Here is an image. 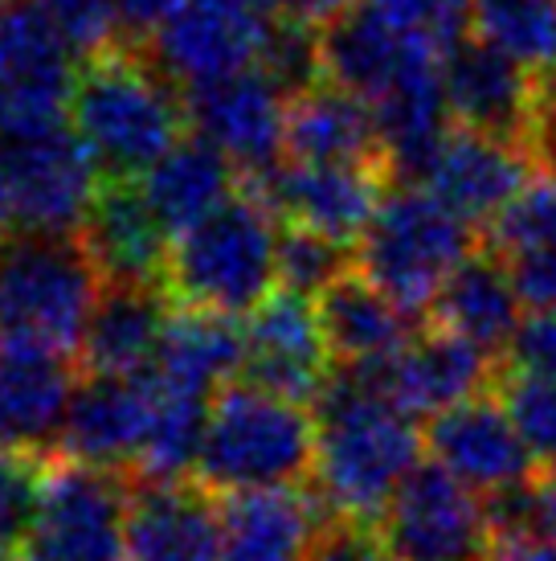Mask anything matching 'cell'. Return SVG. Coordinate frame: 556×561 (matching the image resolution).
<instances>
[{
	"label": "cell",
	"instance_id": "7c38bea8",
	"mask_svg": "<svg viewBox=\"0 0 556 561\" xmlns=\"http://www.w3.org/2000/svg\"><path fill=\"white\" fill-rule=\"evenodd\" d=\"M242 341V381L299 405H315L336 369L315 299L287 287H275L270 299L246 316Z\"/></svg>",
	"mask_w": 556,
	"mask_h": 561
},
{
	"label": "cell",
	"instance_id": "1f68e13d",
	"mask_svg": "<svg viewBox=\"0 0 556 561\" xmlns=\"http://www.w3.org/2000/svg\"><path fill=\"white\" fill-rule=\"evenodd\" d=\"M352 263L356 250L344 247V242L311 234L303 226H282L278 230V287H287V291L320 299L332 283L352 275Z\"/></svg>",
	"mask_w": 556,
	"mask_h": 561
},
{
	"label": "cell",
	"instance_id": "836d02e7",
	"mask_svg": "<svg viewBox=\"0 0 556 561\" xmlns=\"http://www.w3.org/2000/svg\"><path fill=\"white\" fill-rule=\"evenodd\" d=\"M487 234L499 259H516V254L556 242V181L548 176L528 181L508 202V209L487 226Z\"/></svg>",
	"mask_w": 556,
	"mask_h": 561
},
{
	"label": "cell",
	"instance_id": "8992f818",
	"mask_svg": "<svg viewBox=\"0 0 556 561\" xmlns=\"http://www.w3.org/2000/svg\"><path fill=\"white\" fill-rule=\"evenodd\" d=\"M103 275L78 234L0 238V336L78 353Z\"/></svg>",
	"mask_w": 556,
	"mask_h": 561
},
{
	"label": "cell",
	"instance_id": "c3c4849f",
	"mask_svg": "<svg viewBox=\"0 0 556 561\" xmlns=\"http://www.w3.org/2000/svg\"><path fill=\"white\" fill-rule=\"evenodd\" d=\"M0 103H4V99H0Z\"/></svg>",
	"mask_w": 556,
	"mask_h": 561
},
{
	"label": "cell",
	"instance_id": "f1b7e54d",
	"mask_svg": "<svg viewBox=\"0 0 556 561\" xmlns=\"http://www.w3.org/2000/svg\"><path fill=\"white\" fill-rule=\"evenodd\" d=\"M139 188L152 205L155 221L169 238H181L197 221L217 214L242 188V172L213 144L188 131L185 140L139 176Z\"/></svg>",
	"mask_w": 556,
	"mask_h": 561
},
{
	"label": "cell",
	"instance_id": "8d00e7d4",
	"mask_svg": "<svg viewBox=\"0 0 556 561\" xmlns=\"http://www.w3.org/2000/svg\"><path fill=\"white\" fill-rule=\"evenodd\" d=\"M37 13L46 16L58 30L70 54L82 62L94 54L115 49V16H111V0H33Z\"/></svg>",
	"mask_w": 556,
	"mask_h": 561
},
{
	"label": "cell",
	"instance_id": "ac0fdd59",
	"mask_svg": "<svg viewBox=\"0 0 556 561\" xmlns=\"http://www.w3.org/2000/svg\"><path fill=\"white\" fill-rule=\"evenodd\" d=\"M532 181V157L520 140L487 136L475 127H450L438 144L421 188L433 193L466 226H491L508 202Z\"/></svg>",
	"mask_w": 556,
	"mask_h": 561
},
{
	"label": "cell",
	"instance_id": "ab89813d",
	"mask_svg": "<svg viewBox=\"0 0 556 561\" xmlns=\"http://www.w3.org/2000/svg\"><path fill=\"white\" fill-rule=\"evenodd\" d=\"M176 9H181V0H111L115 49H139L143 54Z\"/></svg>",
	"mask_w": 556,
	"mask_h": 561
},
{
	"label": "cell",
	"instance_id": "d6a6232c",
	"mask_svg": "<svg viewBox=\"0 0 556 561\" xmlns=\"http://www.w3.org/2000/svg\"><path fill=\"white\" fill-rule=\"evenodd\" d=\"M495 398L503 402L508 419L516 422L528 451L536 455L544 471L556 468V381L553 377L516 374V369H499L495 377Z\"/></svg>",
	"mask_w": 556,
	"mask_h": 561
},
{
	"label": "cell",
	"instance_id": "3957f363",
	"mask_svg": "<svg viewBox=\"0 0 556 561\" xmlns=\"http://www.w3.org/2000/svg\"><path fill=\"white\" fill-rule=\"evenodd\" d=\"M278 287V218L266 197L242 188L217 214L172 238L164 291L181 308L250 316Z\"/></svg>",
	"mask_w": 556,
	"mask_h": 561
},
{
	"label": "cell",
	"instance_id": "8fae6325",
	"mask_svg": "<svg viewBox=\"0 0 556 561\" xmlns=\"http://www.w3.org/2000/svg\"><path fill=\"white\" fill-rule=\"evenodd\" d=\"M188 131L209 140L242 172V181H263L287 160V107L291 99L263 70H242L230 79L188 87Z\"/></svg>",
	"mask_w": 556,
	"mask_h": 561
},
{
	"label": "cell",
	"instance_id": "ba28073f",
	"mask_svg": "<svg viewBox=\"0 0 556 561\" xmlns=\"http://www.w3.org/2000/svg\"><path fill=\"white\" fill-rule=\"evenodd\" d=\"M131 476L46 459L42 496L21 561H124Z\"/></svg>",
	"mask_w": 556,
	"mask_h": 561
},
{
	"label": "cell",
	"instance_id": "7dc6e473",
	"mask_svg": "<svg viewBox=\"0 0 556 561\" xmlns=\"http://www.w3.org/2000/svg\"><path fill=\"white\" fill-rule=\"evenodd\" d=\"M0 561H13V558H4V553H0Z\"/></svg>",
	"mask_w": 556,
	"mask_h": 561
},
{
	"label": "cell",
	"instance_id": "484cf974",
	"mask_svg": "<svg viewBox=\"0 0 556 561\" xmlns=\"http://www.w3.org/2000/svg\"><path fill=\"white\" fill-rule=\"evenodd\" d=\"M430 324L447 328L483 353L503 360L516 328L524 324V299L516 291L508 263L495 250H475L430 304Z\"/></svg>",
	"mask_w": 556,
	"mask_h": 561
},
{
	"label": "cell",
	"instance_id": "f546056e",
	"mask_svg": "<svg viewBox=\"0 0 556 561\" xmlns=\"http://www.w3.org/2000/svg\"><path fill=\"white\" fill-rule=\"evenodd\" d=\"M320 324L336 365H385L414 341L417 316L397 308L385 291H377L360 271L332 283L315 299Z\"/></svg>",
	"mask_w": 556,
	"mask_h": 561
},
{
	"label": "cell",
	"instance_id": "5bb4252c",
	"mask_svg": "<svg viewBox=\"0 0 556 561\" xmlns=\"http://www.w3.org/2000/svg\"><path fill=\"white\" fill-rule=\"evenodd\" d=\"M266 197L282 226H303L311 234L352 247L369 230L372 214L393 176L385 164H299L282 160L270 176L246 181Z\"/></svg>",
	"mask_w": 556,
	"mask_h": 561
},
{
	"label": "cell",
	"instance_id": "30bf717a",
	"mask_svg": "<svg viewBox=\"0 0 556 561\" xmlns=\"http://www.w3.org/2000/svg\"><path fill=\"white\" fill-rule=\"evenodd\" d=\"M275 16L258 0H181L143 58L181 91L230 79L263 62Z\"/></svg>",
	"mask_w": 556,
	"mask_h": 561
},
{
	"label": "cell",
	"instance_id": "2e32d148",
	"mask_svg": "<svg viewBox=\"0 0 556 561\" xmlns=\"http://www.w3.org/2000/svg\"><path fill=\"white\" fill-rule=\"evenodd\" d=\"M82 374L70 353L0 336V451L49 459Z\"/></svg>",
	"mask_w": 556,
	"mask_h": 561
},
{
	"label": "cell",
	"instance_id": "d4e9b609",
	"mask_svg": "<svg viewBox=\"0 0 556 561\" xmlns=\"http://www.w3.org/2000/svg\"><path fill=\"white\" fill-rule=\"evenodd\" d=\"M169 291L152 283H103L82 328L78 365L86 374L136 377L152 365L169 328Z\"/></svg>",
	"mask_w": 556,
	"mask_h": 561
},
{
	"label": "cell",
	"instance_id": "d6986e66",
	"mask_svg": "<svg viewBox=\"0 0 556 561\" xmlns=\"http://www.w3.org/2000/svg\"><path fill=\"white\" fill-rule=\"evenodd\" d=\"M152 426V386L148 377L86 374L78 381L70 414H66L58 455L91 468L136 476L143 443Z\"/></svg>",
	"mask_w": 556,
	"mask_h": 561
},
{
	"label": "cell",
	"instance_id": "d590c367",
	"mask_svg": "<svg viewBox=\"0 0 556 561\" xmlns=\"http://www.w3.org/2000/svg\"><path fill=\"white\" fill-rule=\"evenodd\" d=\"M46 459L21 451H0V553L16 558L30 541L37 496H42Z\"/></svg>",
	"mask_w": 556,
	"mask_h": 561
},
{
	"label": "cell",
	"instance_id": "7bdbcfd3",
	"mask_svg": "<svg viewBox=\"0 0 556 561\" xmlns=\"http://www.w3.org/2000/svg\"><path fill=\"white\" fill-rule=\"evenodd\" d=\"M524 148L532 157V169H541V176L556 181V115L553 111H536V119L528 127Z\"/></svg>",
	"mask_w": 556,
	"mask_h": 561
},
{
	"label": "cell",
	"instance_id": "7a4b0ae2",
	"mask_svg": "<svg viewBox=\"0 0 556 561\" xmlns=\"http://www.w3.org/2000/svg\"><path fill=\"white\" fill-rule=\"evenodd\" d=\"M70 127L103 176L139 181L185 140V94L139 49H107L78 66Z\"/></svg>",
	"mask_w": 556,
	"mask_h": 561
},
{
	"label": "cell",
	"instance_id": "9c48e42d",
	"mask_svg": "<svg viewBox=\"0 0 556 561\" xmlns=\"http://www.w3.org/2000/svg\"><path fill=\"white\" fill-rule=\"evenodd\" d=\"M372 525L397 561H487L499 541L487 500L430 459L417 463Z\"/></svg>",
	"mask_w": 556,
	"mask_h": 561
},
{
	"label": "cell",
	"instance_id": "ffe728a7",
	"mask_svg": "<svg viewBox=\"0 0 556 561\" xmlns=\"http://www.w3.org/2000/svg\"><path fill=\"white\" fill-rule=\"evenodd\" d=\"M442 91L454 124L503 140L524 144L528 127L541 111L536 75H528L524 66L479 37H463L442 58Z\"/></svg>",
	"mask_w": 556,
	"mask_h": 561
},
{
	"label": "cell",
	"instance_id": "9a60e30c",
	"mask_svg": "<svg viewBox=\"0 0 556 561\" xmlns=\"http://www.w3.org/2000/svg\"><path fill=\"white\" fill-rule=\"evenodd\" d=\"M70 46L33 0H13L0 13V131H25L70 119L74 91Z\"/></svg>",
	"mask_w": 556,
	"mask_h": 561
},
{
	"label": "cell",
	"instance_id": "74e56055",
	"mask_svg": "<svg viewBox=\"0 0 556 561\" xmlns=\"http://www.w3.org/2000/svg\"><path fill=\"white\" fill-rule=\"evenodd\" d=\"M308 561H397L393 549L385 546V537L377 533L372 520H352V516H332L315 546H311Z\"/></svg>",
	"mask_w": 556,
	"mask_h": 561
},
{
	"label": "cell",
	"instance_id": "4fadbf2b",
	"mask_svg": "<svg viewBox=\"0 0 556 561\" xmlns=\"http://www.w3.org/2000/svg\"><path fill=\"white\" fill-rule=\"evenodd\" d=\"M426 451H430V463L450 471L483 500L516 492L544 471L495 390L433 414L426 422Z\"/></svg>",
	"mask_w": 556,
	"mask_h": 561
},
{
	"label": "cell",
	"instance_id": "b9f144b4",
	"mask_svg": "<svg viewBox=\"0 0 556 561\" xmlns=\"http://www.w3.org/2000/svg\"><path fill=\"white\" fill-rule=\"evenodd\" d=\"M275 21H291V25H308V30H324L332 25L344 9H352L356 0H258Z\"/></svg>",
	"mask_w": 556,
	"mask_h": 561
},
{
	"label": "cell",
	"instance_id": "5b68a950",
	"mask_svg": "<svg viewBox=\"0 0 556 561\" xmlns=\"http://www.w3.org/2000/svg\"><path fill=\"white\" fill-rule=\"evenodd\" d=\"M479 250L475 226L421 185H393L356 242V271L409 316L430 312L442 283Z\"/></svg>",
	"mask_w": 556,
	"mask_h": 561
},
{
	"label": "cell",
	"instance_id": "6da1fadb",
	"mask_svg": "<svg viewBox=\"0 0 556 561\" xmlns=\"http://www.w3.org/2000/svg\"><path fill=\"white\" fill-rule=\"evenodd\" d=\"M426 455V431L381 390L377 365H336L315 398V496L352 520H377Z\"/></svg>",
	"mask_w": 556,
	"mask_h": 561
},
{
	"label": "cell",
	"instance_id": "e575fe53",
	"mask_svg": "<svg viewBox=\"0 0 556 561\" xmlns=\"http://www.w3.org/2000/svg\"><path fill=\"white\" fill-rule=\"evenodd\" d=\"M364 4L385 16L393 30H402L417 46L442 58L463 37H471V0H364Z\"/></svg>",
	"mask_w": 556,
	"mask_h": 561
},
{
	"label": "cell",
	"instance_id": "bcb514c9",
	"mask_svg": "<svg viewBox=\"0 0 556 561\" xmlns=\"http://www.w3.org/2000/svg\"><path fill=\"white\" fill-rule=\"evenodd\" d=\"M9 4H13V0H0V13H4V9H9Z\"/></svg>",
	"mask_w": 556,
	"mask_h": 561
},
{
	"label": "cell",
	"instance_id": "44dd1931",
	"mask_svg": "<svg viewBox=\"0 0 556 561\" xmlns=\"http://www.w3.org/2000/svg\"><path fill=\"white\" fill-rule=\"evenodd\" d=\"M377 377H381V390L402 410H409L414 419L417 414L433 419L450 405L487 393V386L499 377V365L479 344L438 324H426L397 357L377 365Z\"/></svg>",
	"mask_w": 556,
	"mask_h": 561
},
{
	"label": "cell",
	"instance_id": "60d3db41",
	"mask_svg": "<svg viewBox=\"0 0 556 561\" xmlns=\"http://www.w3.org/2000/svg\"><path fill=\"white\" fill-rule=\"evenodd\" d=\"M516 279V291L532 312H556V242L541 250H528L516 259H503Z\"/></svg>",
	"mask_w": 556,
	"mask_h": 561
},
{
	"label": "cell",
	"instance_id": "cb8c5ba5",
	"mask_svg": "<svg viewBox=\"0 0 556 561\" xmlns=\"http://www.w3.org/2000/svg\"><path fill=\"white\" fill-rule=\"evenodd\" d=\"M225 561H308L324 529V500L303 488H263L217 500Z\"/></svg>",
	"mask_w": 556,
	"mask_h": 561
},
{
	"label": "cell",
	"instance_id": "ee69618b",
	"mask_svg": "<svg viewBox=\"0 0 556 561\" xmlns=\"http://www.w3.org/2000/svg\"><path fill=\"white\" fill-rule=\"evenodd\" d=\"M487 561H556V533H524L499 537Z\"/></svg>",
	"mask_w": 556,
	"mask_h": 561
},
{
	"label": "cell",
	"instance_id": "52a82bcc",
	"mask_svg": "<svg viewBox=\"0 0 556 561\" xmlns=\"http://www.w3.org/2000/svg\"><path fill=\"white\" fill-rule=\"evenodd\" d=\"M99 188V164L70 119L0 131V238L78 234Z\"/></svg>",
	"mask_w": 556,
	"mask_h": 561
},
{
	"label": "cell",
	"instance_id": "7402d4cb",
	"mask_svg": "<svg viewBox=\"0 0 556 561\" xmlns=\"http://www.w3.org/2000/svg\"><path fill=\"white\" fill-rule=\"evenodd\" d=\"M82 247L91 250L103 283H152L164 287L169 234L155 221L152 205L131 176H99L91 209L78 226Z\"/></svg>",
	"mask_w": 556,
	"mask_h": 561
},
{
	"label": "cell",
	"instance_id": "4dcf8cb0",
	"mask_svg": "<svg viewBox=\"0 0 556 561\" xmlns=\"http://www.w3.org/2000/svg\"><path fill=\"white\" fill-rule=\"evenodd\" d=\"M471 37L544 75L556 62V0H471Z\"/></svg>",
	"mask_w": 556,
	"mask_h": 561
},
{
	"label": "cell",
	"instance_id": "277c9868",
	"mask_svg": "<svg viewBox=\"0 0 556 561\" xmlns=\"http://www.w3.org/2000/svg\"><path fill=\"white\" fill-rule=\"evenodd\" d=\"M193 471L213 496L294 488L315 471V414L250 381H230L209 402Z\"/></svg>",
	"mask_w": 556,
	"mask_h": 561
},
{
	"label": "cell",
	"instance_id": "83f0119b",
	"mask_svg": "<svg viewBox=\"0 0 556 561\" xmlns=\"http://www.w3.org/2000/svg\"><path fill=\"white\" fill-rule=\"evenodd\" d=\"M287 160L299 164H385L377 115L364 99L320 82L287 107Z\"/></svg>",
	"mask_w": 556,
	"mask_h": 561
},
{
	"label": "cell",
	"instance_id": "e0dca14e",
	"mask_svg": "<svg viewBox=\"0 0 556 561\" xmlns=\"http://www.w3.org/2000/svg\"><path fill=\"white\" fill-rule=\"evenodd\" d=\"M320 49H324V82L364 99L369 107L442 66V54L393 30L364 0H356L352 9H344L332 25L320 30Z\"/></svg>",
	"mask_w": 556,
	"mask_h": 561
},
{
	"label": "cell",
	"instance_id": "603a6c76",
	"mask_svg": "<svg viewBox=\"0 0 556 561\" xmlns=\"http://www.w3.org/2000/svg\"><path fill=\"white\" fill-rule=\"evenodd\" d=\"M124 561H225L213 492L185 480H131Z\"/></svg>",
	"mask_w": 556,
	"mask_h": 561
},
{
	"label": "cell",
	"instance_id": "f35d334b",
	"mask_svg": "<svg viewBox=\"0 0 556 561\" xmlns=\"http://www.w3.org/2000/svg\"><path fill=\"white\" fill-rule=\"evenodd\" d=\"M499 369L516 374L553 377L556 381V312H532L524 324L516 328L508 353L499 360Z\"/></svg>",
	"mask_w": 556,
	"mask_h": 561
},
{
	"label": "cell",
	"instance_id": "f6af8a7d",
	"mask_svg": "<svg viewBox=\"0 0 556 561\" xmlns=\"http://www.w3.org/2000/svg\"><path fill=\"white\" fill-rule=\"evenodd\" d=\"M536 99H541V111L556 115V62L544 75H536Z\"/></svg>",
	"mask_w": 556,
	"mask_h": 561
},
{
	"label": "cell",
	"instance_id": "4316f807",
	"mask_svg": "<svg viewBox=\"0 0 556 561\" xmlns=\"http://www.w3.org/2000/svg\"><path fill=\"white\" fill-rule=\"evenodd\" d=\"M242 353H246V341H242V328L233 324V316L181 308L169 316L160 348L143 374L176 393L213 402L217 390H225L233 377H242Z\"/></svg>",
	"mask_w": 556,
	"mask_h": 561
}]
</instances>
